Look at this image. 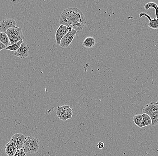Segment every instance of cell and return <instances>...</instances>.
Instances as JSON below:
<instances>
[{"label": "cell", "instance_id": "7402d4cb", "mask_svg": "<svg viewBox=\"0 0 158 156\" xmlns=\"http://www.w3.org/2000/svg\"><path fill=\"white\" fill-rule=\"evenodd\" d=\"M6 46L4 44H3L2 42H1V41H0V51L3 50V49H6Z\"/></svg>", "mask_w": 158, "mask_h": 156}, {"label": "cell", "instance_id": "5b68a950", "mask_svg": "<svg viewBox=\"0 0 158 156\" xmlns=\"http://www.w3.org/2000/svg\"><path fill=\"white\" fill-rule=\"evenodd\" d=\"M77 31L72 29L69 30L68 33L66 34L60 42V46L64 48H67L71 44L72 41L76 36Z\"/></svg>", "mask_w": 158, "mask_h": 156}, {"label": "cell", "instance_id": "7a4b0ae2", "mask_svg": "<svg viewBox=\"0 0 158 156\" xmlns=\"http://www.w3.org/2000/svg\"><path fill=\"white\" fill-rule=\"evenodd\" d=\"M39 141L37 138L31 136L26 137L23 147V150L26 154H34L39 150Z\"/></svg>", "mask_w": 158, "mask_h": 156}, {"label": "cell", "instance_id": "277c9868", "mask_svg": "<svg viewBox=\"0 0 158 156\" xmlns=\"http://www.w3.org/2000/svg\"><path fill=\"white\" fill-rule=\"evenodd\" d=\"M56 114L58 117L63 121L72 118L73 116V109L69 105H64L63 106L58 107Z\"/></svg>", "mask_w": 158, "mask_h": 156}, {"label": "cell", "instance_id": "e0dca14e", "mask_svg": "<svg viewBox=\"0 0 158 156\" xmlns=\"http://www.w3.org/2000/svg\"><path fill=\"white\" fill-rule=\"evenodd\" d=\"M144 8L146 10H148L151 8H153L156 10V19H158V6L156 3H148L145 5Z\"/></svg>", "mask_w": 158, "mask_h": 156}, {"label": "cell", "instance_id": "52a82bcc", "mask_svg": "<svg viewBox=\"0 0 158 156\" xmlns=\"http://www.w3.org/2000/svg\"><path fill=\"white\" fill-rule=\"evenodd\" d=\"M29 47L28 45L23 42L19 49L15 51L14 54L15 56L19 57L21 59H24L29 56Z\"/></svg>", "mask_w": 158, "mask_h": 156}, {"label": "cell", "instance_id": "ac0fdd59", "mask_svg": "<svg viewBox=\"0 0 158 156\" xmlns=\"http://www.w3.org/2000/svg\"><path fill=\"white\" fill-rule=\"evenodd\" d=\"M150 116L152 119V126H155L158 125V112L153 113Z\"/></svg>", "mask_w": 158, "mask_h": 156}, {"label": "cell", "instance_id": "9c48e42d", "mask_svg": "<svg viewBox=\"0 0 158 156\" xmlns=\"http://www.w3.org/2000/svg\"><path fill=\"white\" fill-rule=\"evenodd\" d=\"M69 31L67 27L64 25H60L59 28L57 29L55 34V40H56V44L60 45V42L63 37L68 33Z\"/></svg>", "mask_w": 158, "mask_h": 156}, {"label": "cell", "instance_id": "ffe728a7", "mask_svg": "<svg viewBox=\"0 0 158 156\" xmlns=\"http://www.w3.org/2000/svg\"><path fill=\"white\" fill-rule=\"evenodd\" d=\"M14 156H27V155L22 149L18 150Z\"/></svg>", "mask_w": 158, "mask_h": 156}, {"label": "cell", "instance_id": "8fae6325", "mask_svg": "<svg viewBox=\"0 0 158 156\" xmlns=\"http://www.w3.org/2000/svg\"><path fill=\"white\" fill-rule=\"evenodd\" d=\"M18 148L15 142L10 141L5 147V153L8 156H14L18 150Z\"/></svg>", "mask_w": 158, "mask_h": 156}, {"label": "cell", "instance_id": "603a6c76", "mask_svg": "<svg viewBox=\"0 0 158 156\" xmlns=\"http://www.w3.org/2000/svg\"><path fill=\"white\" fill-rule=\"evenodd\" d=\"M156 103L157 104H158V100H157V101L156 102Z\"/></svg>", "mask_w": 158, "mask_h": 156}, {"label": "cell", "instance_id": "44dd1931", "mask_svg": "<svg viewBox=\"0 0 158 156\" xmlns=\"http://www.w3.org/2000/svg\"><path fill=\"white\" fill-rule=\"evenodd\" d=\"M97 147L99 149H103L104 147V144L102 142H99L98 144L97 145Z\"/></svg>", "mask_w": 158, "mask_h": 156}, {"label": "cell", "instance_id": "7c38bea8", "mask_svg": "<svg viewBox=\"0 0 158 156\" xmlns=\"http://www.w3.org/2000/svg\"><path fill=\"white\" fill-rule=\"evenodd\" d=\"M139 18H142L143 17H146L150 21V23H148V26L153 29H156L158 28V19L156 18L152 19L151 17L146 13L142 12L140 13L139 15Z\"/></svg>", "mask_w": 158, "mask_h": 156}, {"label": "cell", "instance_id": "ba28073f", "mask_svg": "<svg viewBox=\"0 0 158 156\" xmlns=\"http://www.w3.org/2000/svg\"><path fill=\"white\" fill-rule=\"evenodd\" d=\"M25 138V136L21 133H16L12 136L10 141L15 142L18 150H20L23 149Z\"/></svg>", "mask_w": 158, "mask_h": 156}, {"label": "cell", "instance_id": "6da1fadb", "mask_svg": "<svg viewBox=\"0 0 158 156\" xmlns=\"http://www.w3.org/2000/svg\"><path fill=\"white\" fill-rule=\"evenodd\" d=\"M59 23L69 30L80 31L85 27L86 23L85 17L81 10L77 8H68L63 11L60 16Z\"/></svg>", "mask_w": 158, "mask_h": 156}, {"label": "cell", "instance_id": "8992f818", "mask_svg": "<svg viewBox=\"0 0 158 156\" xmlns=\"http://www.w3.org/2000/svg\"><path fill=\"white\" fill-rule=\"evenodd\" d=\"M17 23L15 19L8 18L1 22L0 23V32L6 33V32L11 28H18Z\"/></svg>", "mask_w": 158, "mask_h": 156}, {"label": "cell", "instance_id": "4fadbf2b", "mask_svg": "<svg viewBox=\"0 0 158 156\" xmlns=\"http://www.w3.org/2000/svg\"><path fill=\"white\" fill-rule=\"evenodd\" d=\"M142 115L143 116V121L138 127L143 128L145 126H152V121L150 116L146 113H143Z\"/></svg>", "mask_w": 158, "mask_h": 156}, {"label": "cell", "instance_id": "9a60e30c", "mask_svg": "<svg viewBox=\"0 0 158 156\" xmlns=\"http://www.w3.org/2000/svg\"><path fill=\"white\" fill-rule=\"evenodd\" d=\"M0 41L3 44H4L6 47L10 45L8 37L6 33L0 32Z\"/></svg>", "mask_w": 158, "mask_h": 156}, {"label": "cell", "instance_id": "5bb4252c", "mask_svg": "<svg viewBox=\"0 0 158 156\" xmlns=\"http://www.w3.org/2000/svg\"><path fill=\"white\" fill-rule=\"evenodd\" d=\"M95 44V40L91 36L86 37L83 42V45L87 48H93Z\"/></svg>", "mask_w": 158, "mask_h": 156}, {"label": "cell", "instance_id": "30bf717a", "mask_svg": "<svg viewBox=\"0 0 158 156\" xmlns=\"http://www.w3.org/2000/svg\"><path fill=\"white\" fill-rule=\"evenodd\" d=\"M143 113H146L150 116L152 114L158 112V104L154 102H152L147 104L143 109Z\"/></svg>", "mask_w": 158, "mask_h": 156}, {"label": "cell", "instance_id": "d6986e66", "mask_svg": "<svg viewBox=\"0 0 158 156\" xmlns=\"http://www.w3.org/2000/svg\"><path fill=\"white\" fill-rule=\"evenodd\" d=\"M133 120L135 125L139 126L143 121L142 115H136L133 117Z\"/></svg>", "mask_w": 158, "mask_h": 156}, {"label": "cell", "instance_id": "3957f363", "mask_svg": "<svg viewBox=\"0 0 158 156\" xmlns=\"http://www.w3.org/2000/svg\"><path fill=\"white\" fill-rule=\"evenodd\" d=\"M6 34L8 37L10 45H13L20 40H23L24 38L21 28L19 27L9 28L6 32Z\"/></svg>", "mask_w": 158, "mask_h": 156}, {"label": "cell", "instance_id": "2e32d148", "mask_svg": "<svg viewBox=\"0 0 158 156\" xmlns=\"http://www.w3.org/2000/svg\"><path fill=\"white\" fill-rule=\"evenodd\" d=\"M23 43V40H21L19 42L13 44V45H9V46L7 47L6 49L7 50H9L15 52V51L19 49V47H20Z\"/></svg>", "mask_w": 158, "mask_h": 156}]
</instances>
